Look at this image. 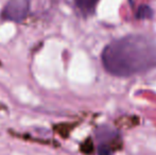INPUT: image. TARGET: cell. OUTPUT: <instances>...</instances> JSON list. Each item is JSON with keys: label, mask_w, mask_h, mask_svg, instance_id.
Wrapping results in <instances>:
<instances>
[{"label": "cell", "mask_w": 156, "mask_h": 155, "mask_svg": "<svg viewBox=\"0 0 156 155\" xmlns=\"http://www.w3.org/2000/svg\"><path fill=\"white\" fill-rule=\"evenodd\" d=\"M105 70L116 77H132L156 68V41L146 35H127L112 41L102 52Z\"/></svg>", "instance_id": "obj_1"}, {"label": "cell", "mask_w": 156, "mask_h": 155, "mask_svg": "<svg viewBox=\"0 0 156 155\" xmlns=\"http://www.w3.org/2000/svg\"><path fill=\"white\" fill-rule=\"evenodd\" d=\"M29 8V0H9L1 15L6 20L20 23L27 17Z\"/></svg>", "instance_id": "obj_2"}, {"label": "cell", "mask_w": 156, "mask_h": 155, "mask_svg": "<svg viewBox=\"0 0 156 155\" xmlns=\"http://www.w3.org/2000/svg\"><path fill=\"white\" fill-rule=\"evenodd\" d=\"M76 5L84 15H90L94 12L99 0H74Z\"/></svg>", "instance_id": "obj_3"}, {"label": "cell", "mask_w": 156, "mask_h": 155, "mask_svg": "<svg viewBox=\"0 0 156 155\" xmlns=\"http://www.w3.org/2000/svg\"><path fill=\"white\" fill-rule=\"evenodd\" d=\"M116 136V132L111 128H100L98 130V139L100 143H106L107 139L112 140Z\"/></svg>", "instance_id": "obj_4"}, {"label": "cell", "mask_w": 156, "mask_h": 155, "mask_svg": "<svg viewBox=\"0 0 156 155\" xmlns=\"http://www.w3.org/2000/svg\"><path fill=\"white\" fill-rule=\"evenodd\" d=\"M154 15V12L151 9V6L147 5V4H142L138 8L137 13H136V17L138 19H151Z\"/></svg>", "instance_id": "obj_5"}, {"label": "cell", "mask_w": 156, "mask_h": 155, "mask_svg": "<svg viewBox=\"0 0 156 155\" xmlns=\"http://www.w3.org/2000/svg\"><path fill=\"white\" fill-rule=\"evenodd\" d=\"M98 155H112V149L107 143H100L98 147Z\"/></svg>", "instance_id": "obj_6"}]
</instances>
